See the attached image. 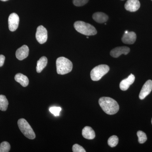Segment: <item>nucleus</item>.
<instances>
[{"label":"nucleus","mask_w":152,"mask_h":152,"mask_svg":"<svg viewBox=\"0 0 152 152\" xmlns=\"http://www.w3.org/2000/svg\"><path fill=\"white\" fill-rule=\"evenodd\" d=\"M135 79V76L133 74H131L128 78L123 80L121 82L120 84V89L123 91L127 90L130 86L134 82Z\"/></svg>","instance_id":"obj_11"},{"label":"nucleus","mask_w":152,"mask_h":152,"mask_svg":"<svg viewBox=\"0 0 152 152\" xmlns=\"http://www.w3.org/2000/svg\"></svg>","instance_id":"obj_30"},{"label":"nucleus","mask_w":152,"mask_h":152,"mask_svg":"<svg viewBox=\"0 0 152 152\" xmlns=\"http://www.w3.org/2000/svg\"><path fill=\"white\" fill-rule=\"evenodd\" d=\"M151 123H152V120H151Z\"/></svg>","instance_id":"obj_28"},{"label":"nucleus","mask_w":152,"mask_h":152,"mask_svg":"<svg viewBox=\"0 0 152 152\" xmlns=\"http://www.w3.org/2000/svg\"><path fill=\"white\" fill-rule=\"evenodd\" d=\"M10 145L7 142H3L0 145V152H8L10 150Z\"/></svg>","instance_id":"obj_21"},{"label":"nucleus","mask_w":152,"mask_h":152,"mask_svg":"<svg viewBox=\"0 0 152 152\" xmlns=\"http://www.w3.org/2000/svg\"><path fill=\"white\" fill-rule=\"evenodd\" d=\"M99 103L103 110L108 115H114L117 113L119 110L118 104L111 98L102 97L100 98Z\"/></svg>","instance_id":"obj_1"},{"label":"nucleus","mask_w":152,"mask_h":152,"mask_svg":"<svg viewBox=\"0 0 152 152\" xmlns=\"http://www.w3.org/2000/svg\"><path fill=\"white\" fill-rule=\"evenodd\" d=\"M29 52V50L28 47L26 45H24L17 50L16 52V57L18 59L22 61L28 56Z\"/></svg>","instance_id":"obj_12"},{"label":"nucleus","mask_w":152,"mask_h":152,"mask_svg":"<svg viewBox=\"0 0 152 152\" xmlns=\"http://www.w3.org/2000/svg\"><path fill=\"white\" fill-rule=\"evenodd\" d=\"M119 139L117 136L113 135L110 137L108 140V144L110 147L113 148L116 146L118 143Z\"/></svg>","instance_id":"obj_19"},{"label":"nucleus","mask_w":152,"mask_h":152,"mask_svg":"<svg viewBox=\"0 0 152 152\" xmlns=\"http://www.w3.org/2000/svg\"><path fill=\"white\" fill-rule=\"evenodd\" d=\"M152 90V81L151 80H148L143 86L139 95V98L141 100L144 99L149 94Z\"/></svg>","instance_id":"obj_8"},{"label":"nucleus","mask_w":152,"mask_h":152,"mask_svg":"<svg viewBox=\"0 0 152 152\" xmlns=\"http://www.w3.org/2000/svg\"><path fill=\"white\" fill-rule=\"evenodd\" d=\"M5 57L2 55H0V67L2 66L4 64Z\"/></svg>","instance_id":"obj_25"},{"label":"nucleus","mask_w":152,"mask_h":152,"mask_svg":"<svg viewBox=\"0 0 152 152\" xmlns=\"http://www.w3.org/2000/svg\"><path fill=\"white\" fill-rule=\"evenodd\" d=\"M61 110V107H53L50 108L49 110L55 116L57 117L60 115V113Z\"/></svg>","instance_id":"obj_22"},{"label":"nucleus","mask_w":152,"mask_h":152,"mask_svg":"<svg viewBox=\"0 0 152 152\" xmlns=\"http://www.w3.org/2000/svg\"><path fill=\"white\" fill-rule=\"evenodd\" d=\"M57 73L64 75L70 72L72 69L73 64L69 60L64 57H59L56 60Z\"/></svg>","instance_id":"obj_2"},{"label":"nucleus","mask_w":152,"mask_h":152,"mask_svg":"<svg viewBox=\"0 0 152 152\" xmlns=\"http://www.w3.org/2000/svg\"><path fill=\"white\" fill-rule=\"evenodd\" d=\"M130 49L127 47H119L115 48L111 51V56L114 58H118L122 54L127 55L130 52Z\"/></svg>","instance_id":"obj_9"},{"label":"nucleus","mask_w":152,"mask_h":152,"mask_svg":"<svg viewBox=\"0 0 152 152\" xmlns=\"http://www.w3.org/2000/svg\"><path fill=\"white\" fill-rule=\"evenodd\" d=\"M93 18L97 23H103L107 21L108 16L104 13L98 12L93 15Z\"/></svg>","instance_id":"obj_15"},{"label":"nucleus","mask_w":152,"mask_h":152,"mask_svg":"<svg viewBox=\"0 0 152 152\" xmlns=\"http://www.w3.org/2000/svg\"><path fill=\"white\" fill-rule=\"evenodd\" d=\"M48 64V59L46 57L43 56L38 60L37 62V72L38 73H41L46 66Z\"/></svg>","instance_id":"obj_17"},{"label":"nucleus","mask_w":152,"mask_h":152,"mask_svg":"<svg viewBox=\"0 0 152 152\" xmlns=\"http://www.w3.org/2000/svg\"><path fill=\"white\" fill-rule=\"evenodd\" d=\"M89 0H73V3L77 7H81L85 5L88 2Z\"/></svg>","instance_id":"obj_24"},{"label":"nucleus","mask_w":152,"mask_h":152,"mask_svg":"<svg viewBox=\"0 0 152 152\" xmlns=\"http://www.w3.org/2000/svg\"><path fill=\"white\" fill-rule=\"evenodd\" d=\"M9 105V102L4 95H0V110L3 111L7 110Z\"/></svg>","instance_id":"obj_18"},{"label":"nucleus","mask_w":152,"mask_h":152,"mask_svg":"<svg viewBox=\"0 0 152 152\" xmlns=\"http://www.w3.org/2000/svg\"><path fill=\"white\" fill-rule=\"evenodd\" d=\"M15 79L16 81L19 83L22 86H27L29 84V80L27 76L23 74L18 73L15 76Z\"/></svg>","instance_id":"obj_16"},{"label":"nucleus","mask_w":152,"mask_h":152,"mask_svg":"<svg viewBox=\"0 0 152 152\" xmlns=\"http://www.w3.org/2000/svg\"><path fill=\"white\" fill-rule=\"evenodd\" d=\"M74 26L77 31L85 35L94 36L97 33L96 30L92 25L81 21H76L74 23Z\"/></svg>","instance_id":"obj_3"},{"label":"nucleus","mask_w":152,"mask_h":152,"mask_svg":"<svg viewBox=\"0 0 152 152\" xmlns=\"http://www.w3.org/2000/svg\"><path fill=\"white\" fill-rule=\"evenodd\" d=\"M72 151L74 152H86V150L78 144H76L73 146Z\"/></svg>","instance_id":"obj_23"},{"label":"nucleus","mask_w":152,"mask_h":152,"mask_svg":"<svg viewBox=\"0 0 152 152\" xmlns=\"http://www.w3.org/2000/svg\"><path fill=\"white\" fill-rule=\"evenodd\" d=\"M18 124L20 130L27 138L31 140L35 138V134L26 120L23 118L20 119L18 121Z\"/></svg>","instance_id":"obj_4"},{"label":"nucleus","mask_w":152,"mask_h":152,"mask_svg":"<svg viewBox=\"0 0 152 152\" xmlns=\"http://www.w3.org/2000/svg\"><path fill=\"white\" fill-rule=\"evenodd\" d=\"M1 1H8V0H1Z\"/></svg>","instance_id":"obj_26"},{"label":"nucleus","mask_w":152,"mask_h":152,"mask_svg":"<svg viewBox=\"0 0 152 152\" xmlns=\"http://www.w3.org/2000/svg\"><path fill=\"white\" fill-rule=\"evenodd\" d=\"M82 135L85 139L93 140L95 137L94 131L90 126H86L82 130Z\"/></svg>","instance_id":"obj_14"},{"label":"nucleus","mask_w":152,"mask_h":152,"mask_svg":"<svg viewBox=\"0 0 152 152\" xmlns=\"http://www.w3.org/2000/svg\"><path fill=\"white\" fill-rule=\"evenodd\" d=\"M20 19L18 15L15 13L10 15L8 18L9 28L11 31H15L18 27Z\"/></svg>","instance_id":"obj_7"},{"label":"nucleus","mask_w":152,"mask_h":152,"mask_svg":"<svg viewBox=\"0 0 152 152\" xmlns=\"http://www.w3.org/2000/svg\"><path fill=\"white\" fill-rule=\"evenodd\" d=\"M140 7L139 0H128L125 4V8L126 10L131 12L137 11Z\"/></svg>","instance_id":"obj_10"},{"label":"nucleus","mask_w":152,"mask_h":152,"mask_svg":"<svg viewBox=\"0 0 152 152\" xmlns=\"http://www.w3.org/2000/svg\"><path fill=\"white\" fill-rule=\"evenodd\" d=\"M109 71L110 67L107 65L102 64L96 66L91 71V79L94 81L99 80Z\"/></svg>","instance_id":"obj_5"},{"label":"nucleus","mask_w":152,"mask_h":152,"mask_svg":"<svg viewBox=\"0 0 152 152\" xmlns=\"http://www.w3.org/2000/svg\"><path fill=\"white\" fill-rule=\"evenodd\" d=\"M87 38H88V37H87Z\"/></svg>","instance_id":"obj_27"},{"label":"nucleus","mask_w":152,"mask_h":152,"mask_svg":"<svg viewBox=\"0 0 152 152\" xmlns=\"http://www.w3.org/2000/svg\"><path fill=\"white\" fill-rule=\"evenodd\" d=\"M36 37L39 43L43 44L45 43L48 39V31L43 26H39L37 28Z\"/></svg>","instance_id":"obj_6"},{"label":"nucleus","mask_w":152,"mask_h":152,"mask_svg":"<svg viewBox=\"0 0 152 152\" xmlns=\"http://www.w3.org/2000/svg\"><path fill=\"white\" fill-rule=\"evenodd\" d=\"M122 1H124V0H122Z\"/></svg>","instance_id":"obj_29"},{"label":"nucleus","mask_w":152,"mask_h":152,"mask_svg":"<svg viewBox=\"0 0 152 152\" xmlns=\"http://www.w3.org/2000/svg\"><path fill=\"white\" fill-rule=\"evenodd\" d=\"M137 39L136 34L134 32H129L125 33L122 38V41L124 43L132 45L135 42Z\"/></svg>","instance_id":"obj_13"},{"label":"nucleus","mask_w":152,"mask_h":152,"mask_svg":"<svg viewBox=\"0 0 152 152\" xmlns=\"http://www.w3.org/2000/svg\"><path fill=\"white\" fill-rule=\"evenodd\" d=\"M137 135L138 137V142L140 144H143L147 140V137L145 133L141 131H138Z\"/></svg>","instance_id":"obj_20"}]
</instances>
